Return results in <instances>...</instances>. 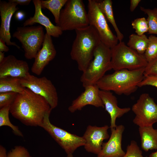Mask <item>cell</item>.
I'll return each instance as SVG.
<instances>
[{"instance_id": "ba28073f", "label": "cell", "mask_w": 157, "mask_h": 157, "mask_svg": "<svg viewBox=\"0 0 157 157\" xmlns=\"http://www.w3.org/2000/svg\"><path fill=\"white\" fill-rule=\"evenodd\" d=\"M51 112L46 115L40 127L47 132L67 154H72L78 148L85 145V141L83 137L71 133L52 124L49 118Z\"/></svg>"}, {"instance_id": "d6a6232c", "label": "cell", "mask_w": 157, "mask_h": 157, "mask_svg": "<svg viewBox=\"0 0 157 157\" xmlns=\"http://www.w3.org/2000/svg\"><path fill=\"white\" fill-rule=\"evenodd\" d=\"M146 85L152 86L157 88V76H145L138 86V87H141Z\"/></svg>"}, {"instance_id": "3957f363", "label": "cell", "mask_w": 157, "mask_h": 157, "mask_svg": "<svg viewBox=\"0 0 157 157\" xmlns=\"http://www.w3.org/2000/svg\"><path fill=\"white\" fill-rule=\"evenodd\" d=\"M144 68L115 71L111 74L105 75L96 84L100 90L128 95L136 90L138 84L144 78Z\"/></svg>"}, {"instance_id": "d4e9b609", "label": "cell", "mask_w": 157, "mask_h": 157, "mask_svg": "<svg viewBox=\"0 0 157 157\" xmlns=\"http://www.w3.org/2000/svg\"><path fill=\"white\" fill-rule=\"evenodd\" d=\"M10 106V105H7L0 109V126H8L12 129L15 135L23 137V135L18 127L12 124L10 120L9 115Z\"/></svg>"}, {"instance_id": "30bf717a", "label": "cell", "mask_w": 157, "mask_h": 157, "mask_svg": "<svg viewBox=\"0 0 157 157\" xmlns=\"http://www.w3.org/2000/svg\"><path fill=\"white\" fill-rule=\"evenodd\" d=\"M20 82L22 86L43 97L52 109L57 106L58 97L56 89L51 81L46 77H38L29 73L21 78Z\"/></svg>"}, {"instance_id": "44dd1931", "label": "cell", "mask_w": 157, "mask_h": 157, "mask_svg": "<svg viewBox=\"0 0 157 157\" xmlns=\"http://www.w3.org/2000/svg\"><path fill=\"white\" fill-rule=\"evenodd\" d=\"M96 3L107 21L112 25L116 33V36L119 42L122 41L124 36L119 30L115 22L111 0H95Z\"/></svg>"}, {"instance_id": "52a82bcc", "label": "cell", "mask_w": 157, "mask_h": 157, "mask_svg": "<svg viewBox=\"0 0 157 157\" xmlns=\"http://www.w3.org/2000/svg\"><path fill=\"white\" fill-rule=\"evenodd\" d=\"M45 34L40 25L18 27L13 35L21 42L24 52V56L28 60L34 58L41 48Z\"/></svg>"}, {"instance_id": "603a6c76", "label": "cell", "mask_w": 157, "mask_h": 157, "mask_svg": "<svg viewBox=\"0 0 157 157\" xmlns=\"http://www.w3.org/2000/svg\"><path fill=\"white\" fill-rule=\"evenodd\" d=\"M148 42V38L144 34L139 35L132 34L129 36L127 46L135 50L138 53L144 55Z\"/></svg>"}, {"instance_id": "4316f807", "label": "cell", "mask_w": 157, "mask_h": 157, "mask_svg": "<svg viewBox=\"0 0 157 157\" xmlns=\"http://www.w3.org/2000/svg\"><path fill=\"white\" fill-rule=\"evenodd\" d=\"M148 39V43L144 54L148 63L157 57V36L151 35Z\"/></svg>"}, {"instance_id": "484cf974", "label": "cell", "mask_w": 157, "mask_h": 157, "mask_svg": "<svg viewBox=\"0 0 157 157\" xmlns=\"http://www.w3.org/2000/svg\"><path fill=\"white\" fill-rule=\"evenodd\" d=\"M140 9L148 16L146 19L149 26L148 33L157 35V7L151 9L140 6Z\"/></svg>"}, {"instance_id": "ab89813d", "label": "cell", "mask_w": 157, "mask_h": 157, "mask_svg": "<svg viewBox=\"0 0 157 157\" xmlns=\"http://www.w3.org/2000/svg\"><path fill=\"white\" fill-rule=\"evenodd\" d=\"M149 157H157V151L151 153L149 155Z\"/></svg>"}, {"instance_id": "7c38bea8", "label": "cell", "mask_w": 157, "mask_h": 157, "mask_svg": "<svg viewBox=\"0 0 157 157\" xmlns=\"http://www.w3.org/2000/svg\"><path fill=\"white\" fill-rule=\"evenodd\" d=\"M109 128L107 125L88 126L82 136L85 141L84 146L86 151L98 155L102 149L103 141L110 138L108 131Z\"/></svg>"}, {"instance_id": "e575fe53", "label": "cell", "mask_w": 157, "mask_h": 157, "mask_svg": "<svg viewBox=\"0 0 157 157\" xmlns=\"http://www.w3.org/2000/svg\"><path fill=\"white\" fill-rule=\"evenodd\" d=\"M6 42L2 39L0 38V51L7 52L9 49L8 47L5 44Z\"/></svg>"}, {"instance_id": "7a4b0ae2", "label": "cell", "mask_w": 157, "mask_h": 157, "mask_svg": "<svg viewBox=\"0 0 157 157\" xmlns=\"http://www.w3.org/2000/svg\"><path fill=\"white\" fill-rule=\"evenodd\" d=\"M75 31L76 37L70 55L72 59L77 62L78 69L83 72L92 60L94 51L101 41L97 31L92 26Z\"/></svg>"}, {"instance_id": "d590c367", "label": "cell", "mask_w": 157, "mask_h": 157, "mask_svg": "<svg viewBox=\"0 0 157 157\" xmlns=\"http://www.w3.org/2000/svg\"><path fill=\"white\" fill-rule=\"evenodd\" d=\"M10 1L21 6L28 5L31 1V0H10Z\"/></svg>"}, {"instance_id": "ac0fdd59", "label": "cell", "mask_w": 157, "mask_h": 157, "mask_svg": "<svg viewBox=\"0 0 157 157\" xmlns=\"http://www.w3.org/2000/svg\"><path fill=\"white\" fill-rule=\"evenodd\" d=\"M35 8L33 16L25 21L24 26H32L35 23H38L45 27L47 34L55 38L61 35L63 31L58 26L55 25L42 12L40 4V0H33Z\"/></svg>"}, {"instance_id": "f1b7e54d", "label": "cell", "mask_w": 157, "mask_h": 157, "mask_svg": "<svg viewBox=\"0 0 157 157\" xmlns=\"http://www.w3.org/2000/svg\"><path fill=\"white\" fill-rule=\"evenodd\" d=\"M123 157H144L136 142L134 140H132L130 144L127 146L126 152Z\"/></svg>"}, {"instance_id": "60d3db41", "label": "cell", "mask_w": 157, "mask_h": 157, "mask_svg": "<svg viewBox=\"0 0 157 157\" xmlns=\"http://www.w3.org/2000/svg\"><path fill=\"white\" fill-rule=\"evenodd\" d=\"M67 157H73L72 154H67Z\"/></svg>"}, {"instance_id": "e0dca14e", "label": "cell", "mask_w": 157, "mask_h": 157, "mask_svg": "<svg viewBox=\"0 0 157 157\" xmlns=\"http://www.w3.org/2000/svg\"><path fill=\"white\" fill-rule=\"evenodd\" d=\"M29 67L25 61L10 55L0 63V78L6 77L23 78L29 73Z\"/></svg>"}, {"instance_id": "9c48e42d", "label": "cell", "mask_w": 157, "mask_h": 157, "mask_svg": "<svg viewBox=\"0 0 157 157\" xmlns=\"http://www.w3.org/2000/svg\"><path fill=\"white\" fill-rule=\"evenodd\" d=\"M88 8L89 25L97 31L101 42L110 49L113 47L118 44V38L110 30L95 0H88Z\"/></svg>"}, {"instance_id": "8d00e7d4", "label": "cell", "mask_w": 157, "mask_h": 157, "mask_svg": "<svg viewBox=\"0 0 157 157\" xmlns=\"http://www.w3.org/2000/svg\"><path fill=\"white\" fill-rule=\"evenodd\" d=\"M0 157H7L6 149L2 145H0Z\"/></svg>"}, {"instance_id": "2e32d148", "label": "cell", "mask_w": 157, "mask_h": 157, "mask_svg": "<svg viewBox=\"0 0 157 157\" xmlns=\"http://www.w3.org/2000/svg\"><path fill=\"white\" fill-rule=\"evenodd\" d=\"M125 127L122 125L116 126L111 129V134L108 141L103 142L102 149L97 157H123L125 153L122 147V134Z\"/></svg>"}, {"instance_id": "6da1fadb", "label": "cell", "mask_w": 157, "mask_h": 157, "mask_svg": "<svg viewBox=\"0 0 157 157\" xmlns=\"http://www.w3.org/2000/svg\"><path fill=\"white\" fill-rule=\"evenodd\" d=\"M52 110L43 97L26 88L22 93H17L10 112L26 126H40L46 115Z\"/></svg>"}, {"instance_id": "8992f818", "label": "cell", "mask_w": 157, "mask_h": 157, "mask_svg": "<svg viewBox=\"0 0 157 157\" xmlns=\"http://www.w3.org/2000/svg\"><path fill=\"white\" fill-rule=\"evenodd\" d=\"M88 13L81 0H67L60 12L56 26L63 31L75 30L89 26Z\"/></svg>"}, {"instance_id": "4dcf8cb0", "label": "cell", "mask_w": 157, "mask_h": 157, "mask_svg": "<svg viewBox=\"0 0 157 157\" xmlns=\"http://www.w3.org/2000/svg\"><path fill=\"white\" fill-rule=\"evenodd\" d=\"M17 93L12 92L0 93V108L10 105L15 99Z\"/></svg>"}, {"instance_id": "7402d4cb", "label": "cell", "mask_w": 157, "mask_h": 157, "mask_svg": "<svg viewBox=\"0 0 157 157\" xmlns=\"http://www.w3.org/2000/svg\"><path fill=\"white\" fill-rule=\"evenodd\" d=\"M21 78L13 77L0 78V93L9 92L22 93L26 88L22 86Z\"/></svg>"}, {"instance_id": "d6986e66", "label": "cell", "mask_w": 157, "mask_h": 157, "mask_svg": "<svg viewBox=\"0 0 157 157\" xmlns=\"http://www.w3.org/2000/svg\"><path fill=\"white\" fill-rule=\"evenodd\" d=\"M100 97L103 103L106 110L110 117V129L115 128L117 126L116 120L131 110L129 107L121 108L117 105V101L116 97L110 91L100 90Z\"/></svg>"}, {"instance_id": "74e56055", "label": "cell", "mask_w": 157, "mask_h": 157, "mask_svg": "<svg viewBox=\"0 0 157 157\" xmlns=\"http://www.w3.org/2000/svg\"><path fill=\"white\" fill-rule=\"evenodd\" d=\"M16 17L18 20H20L24 17L23 13L21 12H19L17 13L16 15Z\"/></svg>"}, {"instance_id": "f546056e", "label": "cell", "mask_w": 157, "mask_h": 157, "mask_svg": "<svg viewBox=\"0 0 157 157\" xmlns=\"http://www.w3.org/2000/svg\"><path fill=\"white\" fill-rule=\"evenodd\" d=\"M7 157H32L24 147L19 145L15 146L7 153Z\"/></svg>"}, {"instance_id": "cb8c5ba5", "label": "cell", "mask_w": 157, "mask_h": 157, "mask_svg": "<svg viewBox=\"0 0 157 157\" xmlns=\"http://www.w3.org/2000/svg\"><path fill=\"white\" fill-rule=\"evenodd\" d=\"M67 0H40L42 8L47 9L52 13L56 25L59 23L61 10Z\"/></svg>"}, {"instance_id": "83f0119b", "label": "cell", "mask_w": 157, "mask_h": 157, "mask_svg": "<svg viewBox=\"0 0 157 157\" xmlns=\"http://www.w3.org/2000/svg\"><path fill=\"white\" fill-rule=\"evenodd\" d=\"M133 29L135 30L137 34L142 35L149 30V26L147 19L144 17L135 19L131 22Z\"/></svg>"}, {"instance_id": "5bb4252c", "label": "cell", "mask_w": 157, "mask_h": 157, "mask_svg": "<svg viewBox=\"0 0 157 157\" xmlns=\"http://www.w3.org/2000/svg\"><path fill=\"white\" fill-rule=\"evenodd\" d=\"M85 90L72 102L68 110L73 113L78 110H81L87 105H91L96 107L104 108L103 103L99 95L100 89L95 84L84 88Z\"/></svg>"}, {"instance_id": "f35d334b", "label": "cell", "mask_w": 157, "mask_h": 157, "mask_svg": "<svg viewBox=\"0 0 157 157\" xmlns=\"http://www.w3.org/2000/svg\"><path fill=\"white\" fill-rule=\"evenodd\" d=\"M5 58L4 52L0 51V63Z\"/></svg>"}, {"instance_id": "277c9868", "label": "cell", "mask_w": 157, "mask_h": 157, "mask_svg": "<svg viewBox=\"0 0 157 157\" xmlns=\"http://www.w3.org/2000/svg\"><path fill=\"white\" fill-rule=\"evenodd\" d=\"M112 69L111 49L101 42L94 51L93 59L83 72L80 81L83 86L96 84L106 72Z\"/></svg>"}, {"instance_id": "ffe728a7", "label": "cell", "mask_w": 157, "mask_h": 157, "mask_svg": "<svg viewBox=\"0 0 157 157\" xmlns=\"http://www.w3.org/2000/svg\"><path fill=\"white\" fill-rule=\"evenodd\" d=\"M141 147L145 151L153 149L157 151V129L153 126L139 127Z\"/></svg>"}, {"instance_id": "4fadbf2b", "label": "cell", "mask_w": 157, "mask_h": 157, "mask_svg": "<svg viewBox=\"0 0 157 157\" xmlns=\"http://www.w3.org/2000/svg\"><path fill=\"white\" fill-rule=\"evenodd\" d=\"M17 5L16 3L10 0H9L8 2L0 1V15L1 20L0 38L4 40L7 45L14 46L19 49L20 47L15 42L11 41L10 32L12 17L15 13L19 9L17 6Z\"/></svg>"}, {"instance_id": "836d02e7", "label": "cell", "mask_w": 157, "mask_h": 157, "mask_svg": "<svg viewBox=\"0 0 157 157\" xmlns=\"http://www.w3.org/2000/svg\"><path fill=\"white\" fill-rule=\"evenodd\" d=\"M141 1V0H131L130 7V11L133 12Z\"/></svg>"}, {"instance_id": "5b68a950", "label": "cell", "mask_w": 157, "mask_h": 157, "mask_svg": "<svg viewBox=\"0 0 157 157\" xmlns=\"http://www.w3.org/2000/svg\"><path fill=\"white\" fill-rule=\"evenodd\" d=\"M111 51L112 67L115 71L136 70L145 68L148 64L144 55L138 53L122 41L111 48Z\"/></svg>"}, {"instance_id": "8fae6325", "label": "cell", "mask_w": 157, "mask_h": 157, "mask_svg": "<svg viewBox=\"0 0 157 157\" xmlns=\"http://www.w3.org/2000/svg\"><path fill=\"white\" fill-rule=\"evenodd\" d=\"M132 110L135 115L133 122L139 127L153 126L157 122V104L147 93L140 96Z\"/></svg>"}, {"instance_id": "1f68e13d", "label": "cell", "mask_w": 157, "mask_h": 157, "mask_svg": "<svg viewBox=\"0 0 157 157\" xmlns=\"http://www.w3.org/2000/svg\"><path fill=\"white\" fill-rule=\"evenodd\" d=\"M144 75L157 76V57L148 63L144 68Z\"/></svg>"}, {"instance_id": "9a60e30c", "label": "cell", "mask_w": 157, "mask_h": 157, "mask_svg": "<svg viewBox=\"0 0 157 157\" xmlns=\"http://www.w3.org/2000/svg\"><path fill=\"white\" fill-rule=\"evenodd\" d=\"M56 53L51 36L46 33L42 47L34 58L31 72L38 75L41 74L45 67L55 58Z\"/></svg>"}]
</instances>
